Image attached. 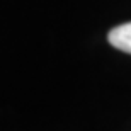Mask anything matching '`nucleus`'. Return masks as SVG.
Here are the masks:
<instances>
[{"label": "nucleus", "mask_w": 131, "mask_h": 131, "mask_svg": "<svg viewBox=\"0 0 131 131\" xmlns=\"http://www.w3.org/2000/svg\"><path fill=\"white\" fill-rule=\"evenodd\" d=\"M107 39L116 49L131 54V22H126V24H121L111 29Z\"/></svg>", "instance_id": "obj_1"}]
</instances>
